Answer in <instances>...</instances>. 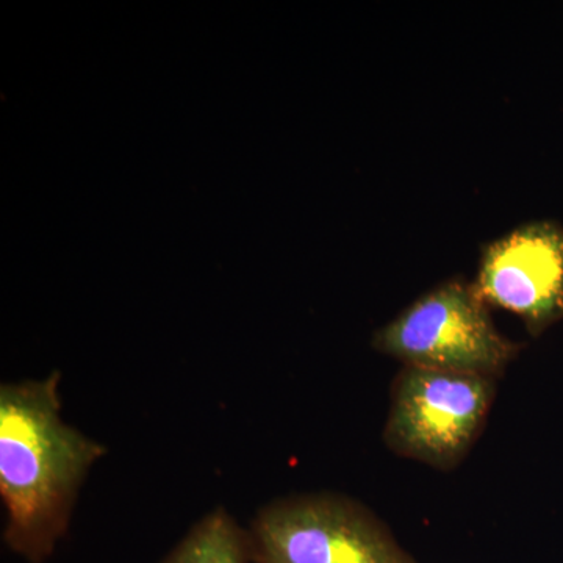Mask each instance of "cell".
<instances>
[{"mask_svg":"<svg viewBox=\"0 0 563 563\" xmlns=\"http://www.w3.org/2000/svg\"><path fill=\"white\" fill-rule=\"evenodd\" d=\"M373 347L402 366L499 380L520 352L504 336L472 282L454 277L415 299L373 336Z\"/></svg>","mask_w":563,"mask_h":563,"instance_id":"cell-2","label":"cell"},{"mask_svg":"<svg viewBox=\"0 0 563 563\" xmlns=\"http://www.w3.org/2000/svg\"><path fill=\"white\" fill-rule=\"evenodd\" d=\"M498 380L402 366L393 379L383 439L399 457L453 472L483 435Z\"/></svg>","mask_w":563,"mask_h":563,"instance_id":"cell-4","label":"cell"},{"mask_svg":"<svg viewBox=\"0 0 563 563\" xmlns=\"http://www.w3.org/2000/svg\"><path fill=\"white\" fill-rule=\"evenodd\" d=\"M62 374L0 385L3 543L44 563L68 532L81 485L106 444L63 420Z\"/></svg>","mask_w":563,"mask_h":563,"instance_id":"cell-1","label":"cell"},{"mask_svg":"<svg viewBox=\"0 0 563 563\" xmlns=\"http://www.w3.org/2000/svg\"><path fill=\"white\" fill-rule=\"evenodd\" d=\"M472 284L488 307L517 314L539 336L563 318V229L528 222L488 243Z\"/></svg>","mask_w":563,"mask_h":563,"instance_id":"cell-5","label":"cell"},{"mask_svg":"<svg viewBox=\"0 0 563 563\" xmlns=\"http://www.w3.org/2000/svg\"><path fill=\"white\" fill-rule=\"evenodd\" d=\"M247 532L252 563H417L372 509L339 493L274 499Z\"/></svg>","mask_w":563,"mask_h":563,"instance_id":"cell-3","label":"cell"},{"mask_svg":"<svg viewBox=\"0 0 563 563\" xmlns=\"http://www.w3.org/2000/svg\"><path fill=\"white\" fill-rule=\"evenodd\" d=\"M162 563H252L250 532L217 507L191 526Z\"/></svg>","mask_w":563,"mask_h":563,"instance_id":"cell-6","label":"cell"}]
</instances>
